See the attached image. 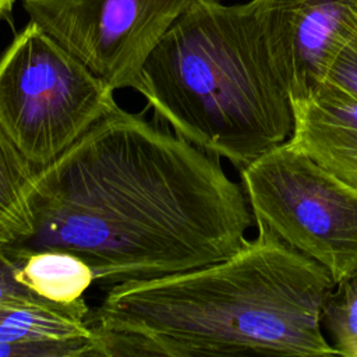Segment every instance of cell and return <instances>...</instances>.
Masks as SVG:
<instances>
[{
	"instance_id": "obj_1",
	"label": "cell",
	"mask_w": 357,
	"mask_h": 357,
	"mask_svg": "<svg viewBox=\"0 0 357 357\" xmlns=\"http://www.w3.org/2000/svg\"><path fill=\"white\" fill-rule=\"evenodd\" d=\"M220 159L117 106L35 172L33 233L14 247L73 252L107 287L223 261L255 219Z\"/></svg>"
},
{
	"instance_id": "obj_2",
	"label": "cell",
	"mask_w": 357,
	"mask_h": 357,
	"mask_svg": "<svg viewBox=\"0 0 357 357\" xmlns=\"http://www.w3.org/2000/svg\"><path fill=\"white\" fill-rule=\"evenodd\" d=\"M255 225L223 261L109 287L89 312L100 357L337 356L322 325L331 273Z\"/></svg>"
},
{
	"instance_id": "obj_3",
	"label": "cell",
	"mask_w": 357,
	"mask_h": 357,
	"mask_svg": "<svg viewBox=\"0 0 357 357\" xmlns=\"http://www.w3.org/2000/svg\"><path fill=\"white\" fill-rule=\"evenodd\" d=\"M135 91L156 120L238 170L293 132L289 84L252 0L181 14L145 60Z\"/></svg>"
},
{
	"instance_id": "obj_4",
	"label": "cell",
	"mask_w": 357,
	"mask_h": 357,
	"mask_svg": "<svg viewBox=\"0 0 357 357\" xmlns=\"http://www.w3.org/2000/svg\"><path fill=\"white\" fill-rule=\"evenodd\" d=\"M113 93L32 21L0 56V128L36 170L116 109Z\"/></svg>"
},
{
	"instance_id": "obj_5",
	"label": "cell",
	"mask_w": 357,
	"mask_h": 357,
	"mask_svg": "<svg viewBox=\"0 0 357 357\" xmlns=\"http://www.w3.org/2000/svg\"><path fill=\"white\" fill-rule=\"evenodd\" d=\"M240 177L255 222L321 264L336 284L357 273V187L287 141Z\"/></svg>"
},
{
	"instance_id": "obj_6",
	"label": "cell",
	"mask_w": 357,
	"mask_h": 357,
	"mask_svg": "<svg viewBox=\"0 0 357 357\" xmlns=\"http://www.w3.org/2000/svg\"><path fill=\"white\" fill-rule=\"evenodd\" d=\"M222 0H22L29 21L114 91H135L141 68L185 11Z\"/></svg>"
},
{
	"instance_id": "obj_7",
	"label": "cell",
	"mask_w": 357,
	"mask_h": 357,
	"mask_svg": "<svg viewBox=\"0 0 357 357\" xmlns=\"http://www.w3.org/2000/svg\"><path fill=\"white\" fill-rule=\"evenodd\" d=\"M290 96L324 82L357 33V0H252Z\"/></svg>"
},
{
	"instance_id": "obj_8",
	"label": "cell",
	"mask_w": 357,
	"mask_h": 357,
	"mask_svg": "<svg viewBox=\"0 0 357 357\" xmlns=\"http://www.w3.org/2000/svg\"><path fill=\"white\" fill-rule=\"evenodd\" d=\"M291 105L294 124L287 142L357 187V96L325 79L291 98Z\"/></svg>"
},
{
	"instance_id": "obj_9",
	"label": "cell",
	"mask_w": 357,
	"mask_h": 357,
	"mask_svg": "<svg viewBox=\"0 0 357 357\" xmlns=\"http://www.w3.org/2000/svg\"><path fill=\"white\" fill-rule=\"evenodd\" d=\"M91 308L84 297L73 303L13 298L0 303V342L43 343L93 337Z\"/></svg>"
},
{
	"instance_id": "obj_10",
	"label": "cell",
	"mask_w": 357,
	"mask_h": 357,
	"mask_svg": "<svg viewBox=\"0 0 357 357\" xmlns=\"http://www.w3.org/2000/svg\"><path fill=\"white\" fill-rule=\"evenodd\" d=\"M15 248L22 255L18 269L20 282L42 298L54 303H73L95 283L91 266L73 252Z\"/></svg>"
},
{
	"instance_id": "obj_11",
	"label": "cell",
	"mask_w": 357,
	"mask_h": 357,
	"mask_svg": "<svg viewBox=\"0 0 357 357\" xmlns=\"http://www.w3.org/2000/svg\"><path fill=\"white\" fill-rule=\"evenodd\" d=\"M36 169L0 128V245H15L33 233L29 185Z\"/></svg>"
},
{
	"instance_id": "obj_12",
	"label": "cell",
	"mask_w": 357,
	"mask_h": 357,
	"mask_svg": "<svg viewBox=\"0 0 357 357\" xmlns=\"http://www.w3.org/2000/svg\"><path fill=\"white\" fill-rule=\"evenodd\" d=\"M322 325L337 356L357 357V273L335 286L324 307Z\"/></svg>"
},
{
	"instance_id": "obj_13",
	"label": "cell",
	"mask_w": 357,
	"mask_h": 357,
	"mask_svg": "<svg viewBox=\"0 0 357 357\" xmlns=\"http://www.w3.org/2000/svg\"><path fill=\"white\" fill-rule=\"evenodd\" d=\"M0 357H100L96 337L43 343L0 342Z\"/></svg>"
},
{
	"instance_id": "obj_14",
	"label": "cell",
	"mask_w": 357,
	"mask_h": 357,
	"mask_svg": "<svg viewBox=\"0 0 357 357\" xmlns=\"http://www.w3.org/2000/svg\"><path fill=\"white\" fill-rule=\"evenodd\" d=\"M22 255L13 245H0V303L13 298H42L18 279Z\"/></svg>"
},
{
	"instance_id": "obj_15",
	"label": "cell",
	"mask_w": 357,
	"mask_h": 357,
	"mask_svg": "<svg viewBox=\"0 0 357 357\" xmlns=\"http://www.w3.org/2000/svg\"><path fill=\"white\" fill-rule=\"evenodd\" d=\"M326 81L357 96V33L339 52L328 73Z\"/></svg>"
},
{
	"instance_id": "obj_16",
	"label": "cell",
	"mask_w": 357,
	"mask_h": 357,
	"mask_svg": "<svg viewBox=\"0 0 357 357\" xmlns=\"http://www.w3.org/2000/svg\"><path fill=\"white\" fill-rule=\"evenodd\" d=\"M14 0H0V18L11 8Z\"/></svg>"
}]
</instances>
